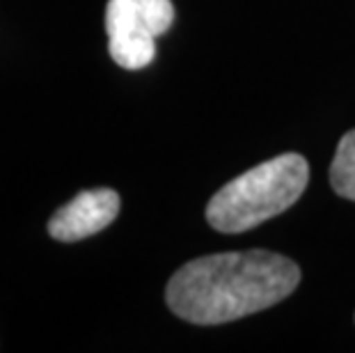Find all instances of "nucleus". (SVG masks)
I'll return each instance as SVG.
<instances>
[{"label":"nucleus","instance_id":"3","mask_svg":"<svg viewBox=\"0 0 355 353\" xmlns=\"http://www.w3.org/2000/svg\"><path fill=\"white\" fill-rule=\"evenodd\" d=\"M175 24L172 0H108L105 33L110 58L124 69H142L156 58V37Z\"/></svg>","mask_w":355,"mask_h":353},{"label":"nucleus","instance_id":"1","mask_svg":"<svg viewBox=\"0 0 355 353\" xmlns=\"http://www.w3.org/2000/svg\"><path fill=\"white\" fill-rule=\"evenodd\" d=\"M300 282V266L270 250L218 252L188 261L170 277L165 300L177 317L216 326L250 317L284 300Z\"/></svg>","mask_w":355,"mask_h":353},{"label":"nucleus","instance_id":"5","mask_svg":"<svg viewBox=\"0 0 355 353\" xmlns=\"http://www.w3.org/2000/svg\"><path fill=\"white\" fill-rule=\"evenodd\" d=\"M330 186L339 198L355 202V131H349L339 142L330 165Z\"/></svg>","mask_w":355,"mask_h":353},{"label":"nucleus","instance_id":"2","mask_svg":"<svg viewBox=\"0 0 355 353\" xmlns=\"http://www.w3.org/2000/svg\"><path fill=\"white\" fill-rule=\"evenodd\" d=\"M307 182L309 165L303 156H275L223 186L209 202L207 221L225 234L248 232L296 205Z\"/></svg>","mask_w":355,"mask_h":353},{"label":"nucleus","instance_id":"4","mask_svg":"<svg viewBox=\"0 0 355 353\" xmlns=\"http://www.w3.org/2000/svg\"><path fill=\"white\" fill-rule=\"evenodd\" d=\"M119 214V195L112 189L83 191L69 205L58 209L49 221V234L55 241H80L105 230Z\"/></svg>","mask_w":355,"mask_h":353}]
</instances>
